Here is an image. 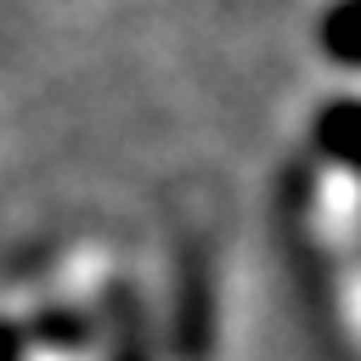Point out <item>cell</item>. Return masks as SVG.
I'll list each match as a JSON object with an SVG mask.
<instances>
[{"label": "cell", "instance_id": "obj_1", "mask_svg": "<svg viewBox=\"0 0 361 361\" xmlns=\"http://www.w3.org/2000/svg\"><path fill=\"white\" fill-rule=\"evenodd\" d=\"M220 333V299H214V265L203 243L175 248V293H169V355L175 361H209Z\"/></svg>", "mask_w": 361, "mask_h": 361}, {"label": "cell", "instance_id": "obj_2", "mask_svg": "<svg viewBox=\"0 0 361 361\" xmlns=\"http://www.w3.org/2000/svg\"><path fill=\"white\" fill-rule=\"evenodd\" d=\"M355 118H361V107H355V96H333L316 118H310V152L322 158V164H333V169H355Z\"/></svg>", "mask_w": 361, "mask_h": 361}, {"label": "cell", "instance_id": "obj_3", "mask_svg": "<svg viewBox=\"0 0 361 361\" xmlns=\"http://www.w3.org/2000/svg\"><path fill=\"white\" fill-rule=\"evenodd\" d=\"M107 361H152L147 310H141V299L124 282L107 288Z\"/></svg>", "mask_w": 361, "mask_h": 361}, {"label": "cell", "instance_id": "obj_4", "mask_svg": "<svg viewBox=\"0 0 361 361\" xmlns=\"http://www.w3.org/2000/svg\"><path fill=\"white\" fill-rule=\"evenodd\" d=\"M90 338H96V316L73 305H45L28 322V344H45V350H90Z\"/></svg>", "mask_w": 361, "mask_h": 361}, {"label": "cell", "instance_id": "obj_5", "mask_svg": "<svg viewBox=\"0 0 361 361\" xmlns=\"http://www.w3.org/2000/svg\"><path fill=\"white\" fill-rule=\"evenodd\" d=\"M355 23H361V6L355 0H333L316 23V45L327 51L333 68H355L361 62V45H355Z\"/></svg>", "mask_w": 361, "mask_h": 361}, {"label": "cell", "instance_id": "obj_6", "mask_svg": "<svg viewBox=\"0 0 361 361\" xmlns=\"http://www.w3.org/2000/svg\"><path fill=\"white\" fill-rule=\"evenodd\" d=\"M0 361H28V327L0 316Z\"/></svg>", "mask_w": 361, "mask_h": 361}]
</instances>
